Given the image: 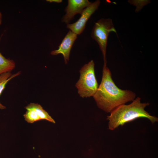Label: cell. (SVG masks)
I'll return each mask as SVG.
<instances>
[{"label": "cell", "mask_w": 158, "mask_h": 158, "mask_svg": "<svg viewBox=\"0 0 158 158\" xmlns=\"http://www.w3.org/2000/svg\"><path fill=\"white\" fill-rule=\"evenodd\" d=\"M135 96L133 92L121 89L116 86L106 63H104L101 82L93 96L98 107L107 113H111L119 106L133 101Z\"/></svg>", "instance_id": "6da1fadb"}, {"label": "cell", "mask_w": 158, "mask_h": 158, "mask_svg": "<svg viewBox=\"0 0 158 158\" xmlns=\"http://www.w3.org/2000/svg\"><path fill=\"white\" fill-rule=\"evenodd\" d=\"M149 104V103H141V98L137 97L129 104H124L119 106L111 112L109 116H107L109 129L114 130L119 126H122L139 118H147L152 124L157 122V117L150 115L145 110Z\"/></svg>", "instance_id": "7a4b0ae2"}, {"label": "cell", "mask_w": 158, "mask_h": 158, "mask_svg": "<svg viewBox=\"0 0 158 158\" xmlns=\"http://www.w3.org/2000/svg\"><path fill=\"white\" fill-rule=\"evenodd\" d=\"M94 66V62L92 60L84 65L79 71L80 78L75 86L78 94L83 98L93 96L98 88Z\"/></svg>", "instance_id": "3957f363"}, {"label": "cell", "mask_w": 158, "mask_h": 158, "mask_svg": "<svg viewBox=\"0 0 158 158\" xmlns=\"http://www.w3.org/2000/svg\"><path fill=\"white\" fill-rule=\"evenodd\" d=\"M116 33L111 19L102 18L95 23L91 32V37L99 44L104 61L106 63V51L107 39L109 33Z\"/></svg>", "instance_id": "277c9868"}, {"label": "cell", "mask_w": 158, "mask_h": 158, "mask_svg": "<svg viewBox=\"0 0 158 158\" xmlns=\"http://www.w3.org/2000/svg\"><path fill=\"white\" fill-rule=\"evenodd\" d=\"M100 1L96 0L83 9L80 18L72 24H67V28L76 35H80L83 31L86 22L91 15L98 9Z\"/></svg>", "instance_id": "5b68a950"}, {"label": "cell", "mask_w": 158, "mask_h": 158, "mask_svg": "<svg viewBox=\"0 0 158 158\" xmlns=\"http://www.w3.org/2000/svg\"><path fill=\"white\" fill-rule=\"evenodd\" d=\"M92 3L87 0H68L65 11L66 14L62 18V22L67 23L77 14H81L83 10Z\"/></svg>", "instance_id": "8992f818"}, {"label": "cell", "mask_w": 158, "mask_h": 158, "mask_svg": "<svg viewBox=\"0 0 158 158\" xmlns=\"http://www.w3.org/2000/svg\"><path fill=\"white\" fill-rule=\"evenodd\" d=\"M77 35L70 30L59 46V49L52 51L51 52V54L52 55L62 54L64 57L65 63L67 64L69 60L71 49L77 37Z\"/></svg>", "instance_id": "52a82bcc"}, {"label": "cell", "mask_w": 158, "mask_h": 158, "mask_svg": "<svg viewBox=\"0 0 158 158\" xmlns=\"http://www.w3.org/2000/svg\"><path fill=\"white\" fill-rule=\"evenodd\" d=\"M20 71L13 75H12L10 72L3 73L0 75V96L5 87L8 82L14 77L19 75ZM6 108L5 106L0 103V109H3Z\"/></svg>", "instance_id": "ba28073f"}, {"label": "cell", "mask_w": 158, "mask_h": 158, "mask_svg": "<svg viewBox=\"0 0 158 158\" xmlns=\"http://www.w3.org/2000/svg\"><path fill=\"white\" fill-rule=\"evenodd\" d=\"M1 37H0V40ZM15 67V63L12 60L7 59L0 52V75L3 73L10 72Z\"/></svg>", "instance_id": "9c48e42d"}, {"label": "cell", "mask_w": 158, "mask_h": 158, "mask_svg": "<svg viewBox=\"0 0 158 158\" xmlns=\"http://www.w3.org/2000/svg\"><path fill=\"white\" fill-rule=\"evenodd\" d=\"M28 106L35 110L41 120H45L53 123H55L54 119L40 104L37 103H30Z\"/></svg>", "instance_id": "30bf717a"}, {"label": "cell", "mask_w": 158, "mask_h": 158, "mask_svg": "<svg viewBox=\"0 0 158 158\" xmlns=\"http://www.w3.org/2000/svg\"><path fill=\"white\" fill-rule=\"evenodd\" d=\"M25 108L27 111L23 115V116L25 121L28 123H32L41 120L36 111L33 108L28 106Z\"/></svg>", "instance_id": "8fae6325"}, {"label": "cell", "mask_w": 158, "mask_h": 158, "mask_svg": "<svg viewBox=\"0 0 158 158\" xmlns=\"http://www.w3.org/2000/svg\"><path fill=\"white\" fill-rule=\"evenodd\" d=\"M46 1L50 2H54L57 3H60L62 1V0H47Z\"/></svg>", "instance_id": "7c38bea8"}, {"label": "cell", "mask_w": 158, "mask_h": 158, "mask_svg": "<svg viewBox=\"0 0 158 158\" xmlns=\"http://www.w3.org/2000/svg\"><path fill=\"white\" fill-rule=\"evenodd\" d=\"M2 15L0 11V25L2 23Z\"/></svg>", "instance_id": "4fadbf2b"}]
</instances>
